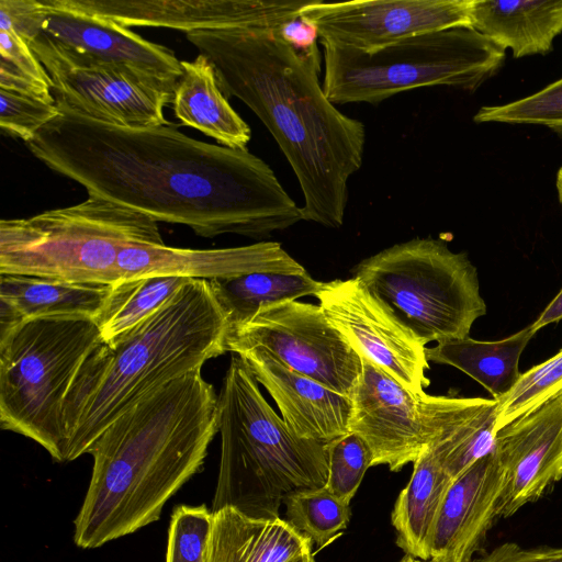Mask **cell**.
Masks as SVG:
<instances>
[{
    "label": "cell",
    "mask_w": 562,
    "mask_h": 562,
    "mask_svg": "<svg viewBox=\"0 0 562 562\" xmlns=\"http://www.w3.org/2000/svg\"><path fill=\"white\" fill-rule=\"evenodd\" d=\"M25 145L88 192L201 237L258 239L303 220L262 159L191 138L172 124L125 128L60 112Z\"/></svg>",
    "instance_id": "obj_1"
},
{
    "label": "cell",
    "mask_w": 562,
    "mask_h": 562,
    "mask_svg": "<svg viewBox=\"0 0 562 562\" xmlns=\"http://www.w3.org/2000/svg\"><path fill=\"white\" fill-rule=\"evenodd\" d=\"M186 36L212 64L223 94L244 102L272 134L297 178L303 220L339 228L348 181L363 161L366 127L325 95L318 79L319 49L302 53L278 29Z\"/></svg>",
    "instance_id": "obj_2"
},
{
    "label": "cell",
    "mask_w": 562,
    "mask_h": 562,
    "mask_svg": "<svg viewBox=\"0 0 562 562\" xmlns=\"http://www.w3.org/2000/svg\"><path fill=\"white\" fill-rule=\"evenodd\" d=\"M189 372L149 393L93 443L90 483L75 519V543L93 549L158 520L195 473L218 431V395Z\"/></svg>",
    "instance_id": "obj_3"
},
{
    "label": "cell",
    "mask_w": 562,
    "mask_h": 562,
    "mask_svg": "<svg viewBox=\"0 0 562 562\" xmlns=\"http://www.w3.org/2000/svg\"><path fill=\"white\" fill-rule=\"evenodd\" d=\"M229 325L207 280L190 279L155 314L99 344L66 397V461L143 397L227 351Z\"/></svg>",
    "instance_id": "obj_4"
},
{
    "label": "cell",
    "mask_w": 562,
    "mask_h": 562,
    "mask_svg": "<svg viewBox=\"0 0 562 562\" xmlns=\"http://www.w3.org/2000/svg\"><path fill=\"white\" fill-rule=\"evenodd\" d=\"M245 361L233 356L218 395L221 460L212 512L234 507L255 518H278L284 498L324 487V443L292 432L262 396Z\"/></svg>",
    "instance_id": "obj_5"
},
{
    "label": "cell",
    "mask_w": 562,
    "mask_h": 562,
    "mask_svg": "<svg viewBox=\"0 0 562 562\" xmlns=\"http://www.w3.org/2000/svg\"><path fill=\"white\" fill-rule=\"evenodd\" d=\"M133 244L164 245L150 216L94 193L75 205L0 222V274L112 284Z\"/></svg>",
    "instance_id": "obj_6"
},
{
    "label": "cell",
    "mask_w": 562,
    "mask_h": 562,
    "mask_svg": "<svg viewBox=\"0 0 562 562\" xmlns=\"http://www.w3.org/2000/svg\"><path fill=\"white\" fill-rule=\"evenodd\" d=\"M102 342L93 318L47 316L0 335V426L66 461L64 406L79 370Z\"/></svg>",
    "instance_id": "obj_7"
},
{
    "label": "cell",
    "mask_w": 562,
    "mask_h": 562,
    "mask_svg": "<svg viewBox=\"0 0 562 562\" xmlns=\"http://www.w3.org/2000/svg\"><path fill=\"white\" fill-rule=\"evenodd\" d=\"M322 45V87L333 104H375L432 86L474 92L501 70L506 52L472 27L426 33L373 52Z\"/></svg>",
    "instance_id": "obj_8"
},
{
    "label": "cell",
    "mask_w": 562,
    "mask_h": 562,
    "mask_svg": "<svg viewBox=\"0 0 562 562\" xmlns=\"http://www.w3.org/2000/svg\"><path fill=\"white\" fill-rule=\"evenodd\" d=\"M352 272L425 346L469 337L474 322L486 314L476 268L442 239L395 244Z\"/></svg>",
    "instance_id": "obj_9"
},
{
    "label": "cell",
    "mask_w": 562,
    "mask_h": 562,
    "mask_svg": "<svg viewBox=\"0 0 562 562\" xmlns=\"http://www.w3.org/2000/svg\"><path fill=\"white\" fill-rule=\"evenodd\" d=\"M46 69L59 112L125 128L171 124L164 108L177 82L125 64L93 60L37 35L24 38Z\"/></svg>",
    "instance_id": "obj_10"
},
{
    "label": "cell",
    "mask_w": 562,
    "mask_h": 562,
    "mask_svg": "<svg viewBox=\"0 0 562 562\" xmlns=\"http://www.w3.org/2000/svg\"><path fill=\"white\" fill-rule=\"evenodd\" d=\"M227 351L260 348L292 371L352 396L362 374L361 356L323 308L296 300L262 306L229 329Z\"/></svg>",
    "instance_id": "obj_11"
},
{
    "label": "cell",
    "mask_w": 562,
    "mask_h": 562,
    "mask_svg": "<svg viewBox=\"0 0 562 562\" xmlns=\"http://www.w3.org/2000/svg\"><path fill=\"white\" fill-rule=\"evenodd\" d=\"M22 37L37 35L54 46L83 57L130 65L178 82L181 60L162 45L143 38L110 19L65 5L61 0H0V29Z\"/></svg>",
    "instance_id": "obj_12"
},
{
    "label": "cell",
    "mask_w": 562,
    "mask_h": 562,
    "mask_svg": "<svg viewBox=\"0 0 562 562\" xmlns=\"http://www.w3.org/2000/svg\"><path fill=\"white\" fill-rule=\"evenodd\" d=\"M361 359L362 374L351 396L350 431L369 446L372 467L383 464L398 472L437 437L450 396L416 394Z\"/></svg>",
    "instance_id": "obj_13"
},
{
    "label": "cell",
    "mask_w": 562,
    "mask_h": 562,
    "mask_svg": "<svg viewBox=\"0 0 562 562\" xmlns=\"http://www.w3.org/2000/svg\"><path fill=\"white\" fill-rule=\"evenodd\" d=\"M473 0H311L300 18L319 43L373 52L398 41L454 27H471Z\"/></svg>",
    "instance_id": "obj_14"
},
{
    "label": "cell",
    "mask_w": 562,
    "mask_h": 562,
    "mask_svg": "<svg viewBox=\"0 0 562 562\" xmlns=\"http://www.w3.org/2000/svg\"><path fill=\"white\" fill-rule=\"evenodd\" d=\"M352 348L416 394L429 385L426 346L358 279L324 282L315 295Z\"/></svg>",
    "instance_id": "obj_15"
},
{
    "label": "cell",
    "mask_w": 562,
    "mask_h": 562,
    "mask_svg": "<svg viewBox=\"0 0 562 562\" xmlns=\"http://www.w3.org/2000/svg\"><path fill=\"white\" fill-rule=\"evenodd\" d=\"M311 0H61L76 10L126 27L184 32L272 29L299 16Z\"/></svg>",
    "instance_id": "obj_16"
},
{
    "label": "cell",
    "mask_w": 562,
    "mask_h": 562,
    "mask_svg": "<svg viewBox=\"0 0 562 562\" xmlns=\"http://www.w3.org/2000/svg\"><path fill=\"white\" fill-rule=\"evenodd\" d=\"M493 453L504 474L498 516L507 518L562 479V394L501 428Z\"/></svg>",
    "instance_id": "obj_17"
},
{
    "label": "cell",
    "mask_w": 562,
    "mask_h": 562,
    "mask_svg": "<svg viewBox=\"0 0 562 562\" xmlns=\"http://www.w3.org/2000/svg\"><path fill=\"white\" fill-rule=\"evenodd\" d=\"M120 279L175 276L213 280L255 272L303 274L305 268L277 241L218 248L189 249L167 245L133 244L117 259Z\"/></svg>",
    "instance_id": "obj_18"
},
{
    "label": "cell",
    "mask_w": 562,
    "mask_h": 562,
    "mask_svg": "<svg viewBox=\"0 0 562 562\" xmlns=\"http://www.w3.org/2000/svg\"><path fill=\"white\" fill-rule=\"evenodd\" d=\"M504 474L493 451L450 483L430 544V562H470L498 516Z\"/></svg>",
    "instance_id": "obj_19"
},
{
    "label": "cell",
    "mask_w": 562,
    "mask_h": 562,
    "mask_svg": "<svg viewBox=\"0 0 562 562\" xmlns=\"http://www.w3.org/2000/svg\"><path fill=\"white\" fill-rule=\"evenodd\" d=\"M235 355L269 392L281 418L296 436L326 445L350 431L351 397L290 370L260 348Z\"/></svg>",
    "instance_id": "obj_20"
},
{
    "label": "cell",
    "mask_w": 562,
    "mask_h": 562,
    "mask_svg": "<svg viewBox=\"0 0 562 562\" xmlns=\"http://www.w3.org/2000/svg\"><path fill=\"white\" fill-rule=\"evenodd\" d=\"M112 284L74 282L29 274H0V335L47 316L95 318Z\"/></svg>",
    "instance_id": "obj_21"
},
{
    "label": "cell",
    "mask_w": 562,
    "mask_h": 562,
    "mask_svg": "<svg viewBox=\"0 0 562 562\" xmlns=\"http://www.w3.org/2000/svg\"><path fill=\"white\" fill-rule=\"evenodd\" d=\"M312 540L286 519L255 518L234 507L213 512L209 562H291Z\"/></svg>",
    "instance_id": "obj_22"
},
{
    "label": "cell",
    "mask_w": 562,
    "mask_h": 562,
    "mask_svg": "<svg viewBox=\"0 0 562 562\" xmlns=\"http://www.w3.org/2000/svg\"><path fill=\"white\" fill-rule=\"evenodd\" d=\"M471 27L514 58L546 55L562 34V0H473Z\"/></svg>",
    "instance_id": "obj_23"
},
{
    "label": "cell",
    "mask_w": 562,
    "mask_h": 562,
    "mask_svg": "<svg viewBox=\"0 0 562 562\" xmlns=\"http://www.w3.org/2000/svg\"><path fill=\"white\" fill-rule=\"evenodd\" d=\"M181 69L171 101L175 116L222 146L246 149L250 127L223 94L209 59L199 54L193 60H181Z\"/></svg>",
    "instance_id": "obj_24"
},
{
    "label": "cell",
    "mask_w": 562,
    "mask_h": 562,
    "mask_svg": "<svg viewBox=\"0 0 562 562\" xmlns=\"http://www.w3.org/2000/svg\"><path fill=\"white\" fill-rule=\"evenodd\" d=\"M413 472L398 494L391 521L395 542L406 555L430 560V544L438 513L452 482L428 445L413 462Z\"/></svg>",
    "instance_id": "obj_25"
},
{
    "label": "cell",
    "mask_w": 562,
    "mask_h": 562,
    "mask_svg": "<svg viewBox=\"0 0 562 562\" xmlns=\"http://www.w3.org/2000/svg\"><path fill=\"white\" fill-rule=\"evenodd\" d=\"M537 331L531 324L501 340L482 341L470 337L438 342L425 349L428 361L454 367L479 384L492 398L505 395L520 376L519 360Z\"/></svg>",
    "instance_id": "obj_26"
},
{
    "label": "cell",
    "mask_w": 562,
    "mask_h": 562,
    "mask_svg": "<svg viewBox=\"0 0 562 562\" xmlns=\"http://www.w3.org/2000/svg\"><path fill=\"white\" fill-rule=\"evenodd\" d=\"M209 282L229 329L248 322L262 306L307 295L315 296L324 285V282L314 280L307 272H255Z\"/></svg>",
    "instance_id": "obj_27"
},
{
    "label": "cell",
    "mask_w": 562,
    "mask_h": 562,
    "mask_svg": "<svg viewBox=\"0 0 562 562\" xmlns=\"http://www.w3.org/2000/svg\"><path fill=\"white\" fill-rule=\"evenodd\" d=\"M190 279L175 276L124 278L112 283L111 292L94 318L102 342L123 336L155 314Z\"/></svg>",
    "instance_id": "obj_28"
},
{
    "label": "cell",
    "mask_w": 562,
    "mask_h": 562,
    "mask_svg": "<svg viewBox=\"0 0 562 562\" xmlns=\"http://www.w3.org/2000/svg\"><path fill=\"white\" fill-rule=\"evenodd\" d=\"M283 504L286 520L321 548L347 528L351 516L349 504L325 486L294 492L284 498Z\"/></svg>",
    "instance_id": "obj_29"
},
{
    "label": "cell",
    "mask_w": 562,
    "mask_h": 562,
    "mask_svg": "<svg viewBox=\"0 0 562 562\" xmlns=\"http://www.w3.org/2000/svg\"><path fill=\"white\" fill-rule=\"evenodd\" d=\"M562 394V349L550 359L520 374L501 398L495 411L496 432L508 423Z\"/></svg>",
    "instance_id": "obj_30"
},
{
    "label": "cell",
    "mask_w": 562,
    "mask_h": 562,
    "mask_svg": "<svg viewBox=\"0 0 562 562\" xmlns=\"http://www.w3.org/2000/svg\"><path fill=\"white\" fill-rule=\"evenodd\" d=\"M0 89L55 103L46 69L13 27L0 29Z\"/></svg>",
    "instance_id": "obj_31"
},
{
    "label": "cell",
    "mask_w": 562,
    "mask_h": 562,
    "mask_svg": "<svg viewBox=\"0 0 562 562\" xmlns=\"http://www.w3.org/2000/svg\"><path fill=\"white\" fill-rule=\"evenodd\" d=\"M480 123L542 125L562 136V78L519 100L484 105L474 114Z\"/></svg>",
    "instance_id": "obj_32"
},
{
    "label": "cell",
    "mask_w": 562,
    "mask_h": 562,
    "mask_svg": "<svg viewBox=\"0 0 562 562\" xmlns=\"http://www.w3.org/2000/svg\"><path fill=\"white\" fill-rule=\"evenodd\" d=\"M328 462L325 487L342 502L350 504L367 470L372 467V453L366 441L349 431L325 445Z\"/></svg>",
    "instance_id": "obj_33"
},
{
    "label": "cell",
    "mask_w": 562,
    "mask_h": 562,
    "mask_svg": "<svg viewBox=\"0 0 562 562\" xmlns=\"http://www.w3.org/2000/svg\"><path fill=\"white\" fill-rule=\"evenodd\" d=\"M213 512L205 505L177 507L171 516L166 562H209Z\"/></svg>",
    "instance_id": "obj_34"
},
{
    "label": "cell",
    "mask_w": 562,
    "mask_h": 562,
    "mask_svg": "<svg viewBox=\"0 0 562 562\" xmlns=\"http://www.w3.org/2000/svg\"><path fill=\"white\" fill-rule=\"evenodd\" d=\"M59 114L56 103L0 89L1 131L25 144L33 140Z\"/></svg>",
    "instance_id": "obj_35"
},
{
    "label": "cell",
    "mask_w": 562,
    "mask_h": 562,
    "mask_svg": "<svg viewBox=\"0 0 562 562\" xmlns=\"http://www.w3.org/2000/svg\"><path fill=\"white\" fill-rule=\"evenodd\" d=\"M470 562H562V547L525 549L515 542H505Z\"/></svg>",
    "instance_id": "obj_36"
},
{
    "label": "cell",
    "mask_w": 562,
    "mask_h": 562,
    "mask_svg": "<svg viewBox=\"0 0 562 562\" xmlns=\"http://www.w3.org/2000/svg\"><path fill=\"white\" fill-rule=\"evenodd\" d=\"M278 32L289 45L302 53H308L318 48V32L316 27L301 19L300 15L282 24Z\"/></svg>",
    "instance_id": "obj_37"
},
{
    "label": "cell",
    "mask_w": 562,
    "mask_h": 562,
    "mask_svg": "<svg viewBox=\"0 0 562 562\" xmlns=\"http://www.w3.org/2000/svg\"><path fill=\"white\" fill-rule=\"evenodd\" d=\"M562 319V289L550 301L539 317L531 324L532 328L538 331L542 327L557 323Z\"/></svg>",
    "instance_id": "obj_38"
},
{
    "label": "cell",
    "mask_w": 562,
    "mask_h": 562,
    "mask_svg": "<svg viewBox=\"0 0 562 562\" xmlns=\"http://www.w3.org/2000/svg\"><path fill=\"white\" fill-rule=\"evenodd\" d=\"M555 187H557V192H558V199L562 206V167H560V169L557 173Z\"/></svg>",
    "instance_id": "obj_39"
},
{
    "label": "cell",
    "mask_w": 562,
    "mask_h": 562,
    "mask_svg": "<svg viewBox=\"0 0 562 562\" xmlns=\"http://www.w3.org/2000/svg\"><path fill=\"white\" fill-rule=\"evenodd\" d=\"M291 562H315L313 551L302 553L295 559H293Z\"/></svg>",
    "instance_id": "obj_40"
},
{
    "label": "cell",
    "mask_w": 562,
    "mask_h": 562,
    "mask_svg": "<svg viewBox=\"0 0 562 562\" xmlns=\"http://www.w3.org/2000/svg\"><path fill=\"white\" fill-rule=\"evenodd\" d=\"M417 559H414L409 555H405L400 562H416Z\"/></svg>",
    "instance_id": "obj_41"
},
{
    "label": "cell",
    "mask_w": 562,
    "mask_h": 562,
    "mask_svg": "<svg viewBox=\"0 0 562 562\" xmlns=\"http://www.w3.org/2000/svg\"><path fill=\"white\" fill-rule=\"evenodd\" d=\"M416 562H425V561L417 560ZM426 562H430V561H426Z\"/></svg>",
    "instance_id": "obj_42"
}]
</instances>
